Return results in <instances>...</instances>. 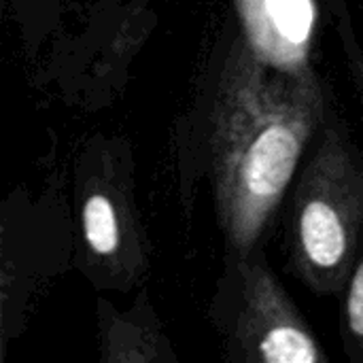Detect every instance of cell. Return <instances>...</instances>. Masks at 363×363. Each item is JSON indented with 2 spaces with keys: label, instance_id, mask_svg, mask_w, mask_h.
Listing matches in <instances>:
<instances>
[{
  "label": "cell",
  "instance_id": "cell-1",
  "mask_svg": "<svg viewBox=\"0 0 363 363\" xmlns=\"http://www.w3.org/2000/svg\"><path fill=\"white\" fill-rule=\"evenodd\" d=\"M328 115L315 68L274 70L234 38L215 87L208 145L219 223L236 259L253 255Z\"/></svg>",
  "mask_w": 363,
  "mask_h": 363
},
{
  "label": "cell",
  "instance_id": "cell-4",
  "mask_svg": "<svg viewBox=\"0 0 363 363\" xmlns=\"http://www.w3.org/2000/svg\"><path fill=\"white\" fill-rule=\"evenodd\" d=\"M242 40L274 70L304 72L317 32L315 0H234Z\"/></svg>",
  "mask_w": 363,
  "mask_h": 363
},
{
  "label": "cell",
  "instance_id": "cell-6",
  "mask_svg": "<svg viewBox=\"0 0 363 363\" xmlns=\"http://www.w3.org/2000/svg\"><path fill=\"white\" fill-rule=\"evenodd\" d=\"M87 247L98 257H113L119 249V219L111 198L102 191L89 194L81 211Z\"/></svg>",
  "mask_w": 363,
  "mask_h": 363
},
{
  "label": "cell",
  "instance_id": "cell-2",
  "mask_svg": "<svg viewBox=\"0 0 363 363\" xmlns=\"http://www.w3.org/2000/svg\"><path fill=\"white\" fill-rule=\"evenodd\" d=\"M287 194L291 272L317 296H340L363 236V155L342 121L328 115Z\"/></svg>",
  "mask_w": 363,
  "mask_h": 363
},
{
  "label": "cell",
  "instance_id": "cell-3",
  "mask_svg": "<svg viewBox=\"0 0 363 363\" xmlns=\"http://www.w3.org/2000/svg\"><path fill=\"white\" fill-rule=\"evenodd\" d=\"M240 262V304L232 345L247 362L328 363V355L300 308L266 259Z\"/></svg>",
  "mask_w": 363,
  "mask_h": 363
},
{
  "label": "cell",
  "instance_id": "cell-5",
  "mask_svg": "<svg viewBox=\"0 0 363 363\" xmlns=\"http://www.w3.org/2000/svg\"><path fill=\"white\" fill-rule=\"evenodd\" d=\"M340 298V340L345 355L353 363H363V236Z\"/></svg>",
  "mask_w": 363,
  "mask_h": 363
},
{
  "label": "cell",
  "instance_id": "cell-7",
  "mask_svg": "<svg viewBox=\"0 0 363 363\" xmlns=\"http://www.w3.org/2000/svg\"><path fill=\"white\" fill-rule=\"evenodd\" d=\"M349 17L347 13L340 15V23H338V32L342 38V47H345V55H347V66L353 79V85L357 89V98L363 106V51L362 47L357 45V38L353 34V28L349 26Z\"/></svg>",
  "mask_w": 363,
  "mask_h": 363
}]
</instances>
